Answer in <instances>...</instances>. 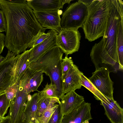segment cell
<instances>
[{"label":"cell","instance_id":"24","mask_svg":"<svg viewBox=\"0 0 123 123\" xmlns=\"http://www.w3.org/2000/svg\"><path fill=\"white\" fill-rule=\"evenodd\" d=\"M59 104H56L48 108L39 117L35 119V123H48Z\"/></svg>","mask_w":123,"mask_h":123},{"label":"cell","instance_id":"22","mask_svg":"<svg viewBox=\"0 0 123 123\" xmlns=\"http://www.w3.org/2000/svg\"><path fill=\"white\" fill-rule=\"evenodd\" d=\"M81 83L82 86L93 93L94 97L97 100L102 101L106 99V97L103 95L93 86L83 73L81 76Z\"/></svg>","mask_w":123,"mask_h":123},{"label":"cell","instance_id":"23","mask_svg":"<svg viewBox=\"0 0 123 123\" xmlns=\"http://www.w3.org/2000/svg\"><path fill=\"white\" fill-rule=\"evenodd\" d=\"M39 96L56 98L60 99L59 94L56 86L51 83L49 84L48 83L45 85L44 88L41 91H38Z\"/></svg>","mask_w":123,"mask_h":123},{"label":"cell","instance_id":"25","mask_svg":"<svg viewBox=\"0 0 123 123\" xmlns=\"http://www.w3.org/2000/svg\"><path fill=\"white\" fill-rule=\"evenodd\" d=\"M10 105V101L7 98L6 92L0 94V116L4 117Z\"/></svg>","mask_w":123,"mask_h":123},{"label":"cell","instance_id":"17","mask_svg":"<svg viewBox=\"0 0 123 123\" xmlns=\"http://www.w3.org/2000/svg\"><path fill=\"white\" fill-rule=\"evenodd\" d=\"M27 4L34 12L47 11L63 9L61 0H27Z\"/></svg>","mask_w":123,"mask_h":123},{"label":"cell","instance_id":"1","mask_svg":"<svg viewBox=\"0 0 123 123\" xmlns=\"http://www.w3.org/2000/svg\"><path fill=\"white\" fill-rule=\"evenodd\" d=\"M0 4L7 22L4 46L17 55L31 48L46 29L39 25L27 2L17 3L0 0Z\"/></svg>","mask_w":123,"mask_h":123},{"label":"cell","instance_id":"31","mask_svg":"<svg viewBox=\"0 0 123 123\" xmlns=\"http://www.w3.org/2000/svg\"><path fill=\"white\" fill-rule=\"evenodd\" d=\"M8 1L14 3H22L27 2L26 0H7Z\"/></svg>","mask_w":123,"mask_h":123},{"label":"cell","instance_id":"16","mask_svg":"<svg viewBox=\"0 0 123 123\" xmlns=\"http://www.w3.org/2000/svg\"><path fill=\"white\" fill-rule=\"evenodd\" d=\"M84 101V98L77 94L75 91L66 93L61 99L60 106L61 112L64 116L81 105Z\"/></svg>","mask_w":123,"mask_h":123},{"label":"cell","instance_id":"6","mask_svg":"<svg viewBox=\"0 0 123 123\" xmlns=\"http://www.w3.org/2000/svg\"><path fill=\"white\" fill-rule=\"evenodd\" d=\"M81 37L78 30L62 28L57 36L56 45L68 56L78 51Z\"/></svg>","mask_w":123,"mask_h":123},{"label":"cell","instance_id":"37","mask_svg":"<svg viewBox=\"0 0 123 123\" xmlns=\"http://www.w3.org/2000/svg\"><path fill=\"white\" fill-rule=\"evenodd\" d=\"M1 9V6H0V10Z\"/></svg>","mask_w":123,"mask_h":123},{"label":"cell","instance_id":"30","mask_svg":"<svg viewBox=\"0 0 123 123\" xmlns=\"http://www.w3.org/2000/svg\"><path fill=\"white\" fill-rule=\"evenodd\" d=\"M50 29L47 33H44L41 34L34 42L31 48L35 46L43 41L50 36Z\"/></svg>","mask_w":123,"mask_h":123},{"label":"cell","instance_id":"11","mask_svg":"<svg viewBox=\"0 0 123 123\" xmlns=\"http://www.w3.org/2000/svg\"><path fill=\"white\" fill-rule=\"evenodd\" d=\"M91 104L84 101L81 105L63 116L61 123H89L92 119Z\"/></svg>","mask_w":123,"mask_h":123},{"label":"cell","instance_id":"14","mask_svg":"<svg viewBox=\"0 0 123 123\" xmlns=\"http://www.w3.org/2000/svg\"><path fill=\"white\" fill-rule=\"evenodd\" d=\"M50 30V34L49 37L41 43L29 50V63L36 61L44 53L56 45V37L58 33L55 30Z\"/></svg>","mask_w":123,"mask_h":123},{"label":"cell","instance_id":"2","mask_svg":"<svg viewBox=\"0 0 123 123\" xmlns=\"http://www.w3.org/2000/svg\"><path fill=\"white\" fill-rule=\"evenodd\" d=\"M88 14L82 27L86 39L91 42L104 36L108 21L111 0H81Z\"/></svg>","mask_w":123,"mask_h":123},{"label":"cell","instance_id":"3","mask_svg":"<svg viewBox=\"0 0 123 123\" xmlns=\"http://www.w3.org/2000/svg\"><path fill=\"white\" fill-rule=\"evenodd\" d=\"M63 53L55 45L36 61L30 63L29 68L34 72L41 71L48 76L51 83L56 86L60 99L62 92L61 64Z\"/></svg>","mask_w":123,"mask_h":123},{"label":"cell","instance_id":"10","mask_svg":"<svg viewBox=\"0 0 123 123\" xmlns=\"http://www.w3.org/2000/svg\"><path fill=\"white\" fill-rule=\"evenodd\" d=\"M15 55L9 50L3 60L0 63V94L5 92L11 86L12 71Z\"/></svg>","mask_w":123,"mask_h":123},{"label":"cell","instance_id":"5","mask_svg":"<svg viewBox=\"0 0 123 123\" xmlns=\"http://www.w3.org/2000/svg\"><path fill=\"white\" fill-rule=\"evenodd\" d=\"M87 14V6L78 0L70 4L62 13L61 27L62 28L78 30L83 27Z\"/></svg>","mask_w":123,"mask_h":123},{"label":"cell","instance_id":"12","mask_svg":"<svg viewBox=\"0 0 123 123\" xmlns=\"http://www.w3.org/2000/svg\"><path fill=\"white\" fill-rule=\"evenodd\" d=\"M83 73L78 67L74 64L62 76V89L63 96L71 91L81 88V76Z\"/></svg>","mask_w":123,"mask_h":123},{"label":"cell","instance_id":"19","mask_svg":"<svg viewBox=\"0 0 123 123\" xmlns=\"http://www.w3.org/2000/svg\"><path fill=\"white\" fill-rule=\"evenodd\" d=\"M39 98L38 92L28 95L24 113L25 118L23 123H35V115Z\"/></svg>","mask_w":123,"mask_h":123},{"label":"cell","instance_id":"26","mask_svg":"<svg viewBox=\"0 0 123 123\" xmlns=\"http://www.w3.org/2000/svg\"><path fill=\"white\" fill-rule=\"evenodd\" d=\"M63 116L61 112L59 104L48 123H61Z\"/></svg>","mask_w":123,"mask_h":123},{"label":"cell","instance_id":"28","mask_svg":"<svg viewBox=\"0 0 123 123\" xmlns=\"http://www.w3.org/2000/svg\"><path fill=\"white\" fill-rule=\"evenodd\" d=\"M19 87L18 85L15 84L9 86L6 91V97L10 102L15 96Z\"/></svg>","mask_w":123,"mask_h":123},{"label":"cell","instance_id":"27","mask_svg":"<svg viewBox=\"0 0 123 123\" xmlns=\"http://www.w3.org/2000/svg\"><path fill=\"white\" fill-rule=\"evenodd\" d=\"M74 64L71 57L65 56L62 59L61 64L62 76Z\"/></svg>","mask_w":123,"mask_h":123},{"label":"cell","instance_id":"18","mask_svg":"<svg viewBox=\"0 0 123 123\" xmlns=\"http://www.w3.org/2000/svg\"><path fill=\"white\" fill-rule=\"evenodd\" d=\"M43 73L41 71L33 72L30 77L19 84V87L22 88L27 94L34 91H38L37 89L43 80Z\"/></svg>","mask_w":123,"mask_h":123},{"label":"cell","instance_id":"9","mask_svg":"<svg viewBox=\"0 0 123 123\" xmlns=\"http://www.w3.org/2000/svg\"><path fill=\"white\" fill-rule=\"evenodd\" d=\"M33 12L37 20L42 27L55 30L58 33L60 32L62 28L60 25L62 10Z\"/></svg>","mask_w":123,"mask_h":123},{"label":"cell","instance_id":"20","mask_svg":"<svg viewBox=\"0 0 123 123\" xmlns=\"http://www.w3.org/2000/svg\"><path fill=\"white\" fill-rule=\"evenodd\" d=\"M60 99L56 98L42 97L39 96L35 119L41 116L45 111L55 104L60 103Z\"/></svg>","mask_w":123,"mask_h":123},{"label":"cell","instance_id":"29","mask_svg":"<svg viewBox=\"0 0 123 123\" xmlns=\"http://www.w3.org/2000/svg\"><path fill=\"white\" fill-rule=\"evenodd\" d=\"M7 24L6 18L3 11L0 10V32H6Z\"/></svg>","mask_w":123,"mask_h":123},{"label":"cell","instance_id":"33","mask_svg":"<svg viewBox=\"0 0 123 123\" xmlns=\"http://www.w3.org/2000/svg\"><path fill=\"white\" fill-rule=\"evenodd\" d=\"M1 123H11L9 116L8 115L5 117Z\"/></svg>","mask_w":123,"mask_h":123},{"label":"cell","instance_id":"32","mask_svg":"<svg viewBox=\"0 0 123 123\" xmlns=\"http://www.w3.org/2000/svg\"><path fill=\"white\" fill-rule=\"evenodd\" d=\"M4 47V43L3 41L0 38V55L2 53Z\"/></svg>","mask_w":123,"mask_h":123},{"label":"cell","instance_id":"36","mask_svg":"<svg viewBox=\"0 0 123 123\" xmlns=\"http://www.w3.org/2000/svg\"><path fill=\"white\" fill-rule=\"evenodd\" d=\"M5 117H2L0 116V123H1L4 119Z\"/></svg>","mask_w":123,"mask_h":123},{"label":"cell","instance_id":"35","mask_svg":"<svg viewBox=\"0 0 123 123\" xmlns=\"http://www.w3.org/2000/svg\"><path fill=\"white\" fill-rule=\"evenodd\" d=\"M5 57L0 55V63L2 62L4 59Z\"/></svg>","mask_w":123,"mask_h":123},{"label":"cell","instance_id":"8","mask_svg":"<svg viewBox=\"0 0 123 123\" xmlns=\"http://www.w3.org/2000/svg\"><path fill=\"white\" fill-rule=\"evenodd\" d=\"M28 94L19 87L15 96L10 102L8 115L11 123H23L25 118L24 111Z\"/></svg>","mask_w":123,"mask_h":123},{"label":"cell","instance_id":"13","mask_svg":"<svg viewBox=\"0 0 123 123\" xmlns=\"http://www.w3.org/2000/svg\"><path fill=\"white\" fill-rule=\"evenodd\" d=\"M29 57V50L15 56L12 69L10 86L15 84L18 85L22 77L28 68Z\"/></svg>","mask_w":123,"mask_h":123},{"label":"cell","instance_id":"4","mask_svg":"<svg viewBox=\"0 0 123 123\" xmlns=\"http://www.w3.org/2000/svg\"><path fill=\"white\" fill-rule=\"evenodd\" d=\"M111 1L109 19L102 39V45L109 54L117 58L116 36L118 25L123 18V1L122 0H111Z\"/></svg>","mask_w":123,"mask_h":123},{"label":"cell","instance_id":"15","mask_svg":"<svg viewBox=\"0 0 123 123\" xmlns=\"http://www.w3.org/2000/svg\"><path fill=\"white\" fill-rule=\"evenodd\" d=\"M100 103L104 109L105 114L111 123H123V109L114 99H106Z\"/></svg>","mask_w":123,"mask_h":123},{"label":"cell","instance_id":"21","mask_svg":"<svg viewBox=\"0 0 123 123\" xmlns=\"http://www.w3.org/2000/svg\"><path fill=\"white\" fill-rule=\"evenodd\" d=\"M116 45L120 69H123V18L118 26L116 39Z\"/></svg>","mask_w":123,"mask_h":123},{"label":"cell","instance_id":"34","mask_svg":"<svg viewBox=\"0 0 123 123\" xmlns=\"http://www.w3.org/2000/svg\"><path fill=\"white\" fill-rule=\"evenodd\" d=\"M72 0H61V1L62 5L63 6L66 3L69 4Z\"/></svg>","mask_w":123,"mask_h":123},{"label":"cell","instance_id":"7","mask_svg":"<svg viewBox=\"0 0 123 123\" xmlns=\"http://www.w3.org/2000/svg\"><path fill=\"white\" fill-rule=\"evenodd\" d=\"M109 72L106 68L95 70L88 79L93 86L103 95L113 99V82L111 79Z\"/></svg>","mask_w":123,"mask_h":123}]
</instances>
